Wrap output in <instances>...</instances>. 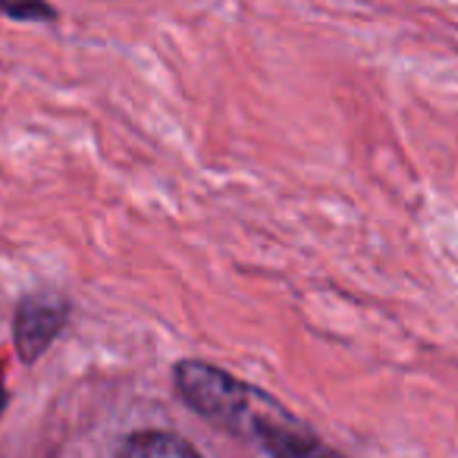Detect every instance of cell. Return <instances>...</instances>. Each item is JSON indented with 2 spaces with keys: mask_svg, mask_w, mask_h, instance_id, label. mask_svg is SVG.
I'll list each match as a JSON object with an SVG mask.
<instances>
[{
  "mask_svg": "<svg viewBox=\"0 0 458 458\" xmlns=\"http://www.w3.org/2000/svg\"><path fill=\"white\" fill-rule=\"evenodd\" d=\"M123 458H201L195 452V445H189L185 439L173 437V433H139L126 443V455Z\"/></svg>",
  "mask_w": 458,
  "mask_h": 458,
  "instance_id": "cell-2",
  "label": "cell"
},
{
  "mask_svg": "<svg viewBox=\"0 0 458 458\" xmlns=\"http://www.w3.org/2000/svg\"><path fill=\"white\" fill-rule=\"evenodd\" d=\"M176 386L182 399L204 418H214L226 430L242 433L267 445L274 458H339L320 445L301 424H295L270 395L208 364L185 361L176 368Z\"/></svg>",
  "mask_w": 458,
  "mask_h": 458,
  "instance_id": "cell-1",
  "label": "cell"
}]
</instances>
